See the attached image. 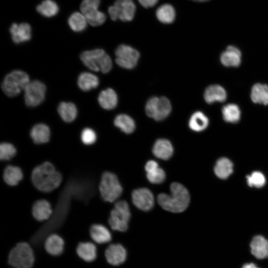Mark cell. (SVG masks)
Returning a JSON list of instances; mask_svg holds the SVG:
<instances>
[{"label":"cell","mask_w":268,"mask_h":268,"mask_svg":"<svg viewBox=\"0 0 268 268\" xmlns=\"http://www.w3.org/2000/svg\"><path fill=\"white\" fill-rule=\"evenodd\" d=\"M98 101L102 108L107 110H112L117 105L118 96L114 90L108 88L99 93Z\"/></svg>","instance_id":"ffe728a7"},{"label":"cell","mask_w":268,"mask_h":268,"mask_svg":"<svg viewBox=\"0 0 268 268\" xmlns=\"http://www.w3.org/2000/svg\"><path fill=\"white\" fill-rule=\"evenodd\" d=\"M32 181L38 190L49 192L59 187L62 176L51 163L45 162L33 170Z\"/></svg>","instance_id":"7a4b0ae2"},{"label":"cell","mask_w":268,"mask_h":268,"mask_svg":"<svg viewBox=\"0 0 268 268\" xmlns=\"http://www.w3.org/2000/svg\"><path fill=\"white\" fill-rule=\"evenodd\" d=\"M247 183L251 187L261 188L266 183V178L263 173L256 171L246 176Z\"/></svg>","instance_id":"74e56055"},{"label":"cell","mask_w":268,"mask_h":268,"mask_svg":"<svg viewBox=\"0 0 268 268\" xmlns=\"http://www.w3.org/2000/svg\"><path fill=\"white\" fill-rule=\"evenodd\" d=\"M251 98L255 103L268 105V85L258 83L251 89Z\"/></svg>","instance_id":"4316f807"},{"label":"cell","mask_w":268,"mask_h":268,"mask_svg":"<svg viewBox=\"0 0 268 268\" xmlns=\"http://www.w3.org/2000/svg\"><path fill=\"white\" fill-rule=\"evenodd\" d=\"M100 4V0H83L80 4L81 13L92 26H100L106 21V15L98 9Z\"/></svg>","instance_id":"30bf717a"},{"label":"cell","mask_w":268,"mask_h":268,"mask_svg":"<svg viewBox=\"0 0 268 268\" xmlns=\"http://www.w3.org/2000/svg\"><path fill=\"white\" fill-rule=\"evenodd\" d=\"M139 4L145 8H149L154 6L159 0H137Z\"/></svg>","instance_id":"60d3db41"},{"label":"cell","mask_w":268,"mask_h":268,"mask_svg":"<svg viewBox=\"0 0 268 268\" xmlns=\"http://www.w3.org/2000/svg\"><path fill=\"white\" fill-rule=\"evenodd\" d=\"M90 234L93 240L98 244L108 243L112 239L109 230L101 224L92 225L90 229Z\"/></svg>","instance_id":"d4e9b609"},{"label":"cell","mask_w":268,"mask_h":268,"mask_svg":"<svg viewBox=\"0 0 268 268\" xmlns=\"http://www.w3.org/2000/svg\"><path fill=\"white\" fill-rule=\"evenodd\" d=\"M170 194L160 193L157 197L159 205L164 209L173 213L185 211L190 202L188 189L178 182L172 183L170 187Z\"/></svg>","instance_id":"6da1fadb"},{"label":"cell","mask_w":268,"mask_h":268,"mask_svg":"<svg viewBox=\"0 0 268 268\" xmlns=\"http://www.w3.org/2000/svg\"><path fill=\"white\" fill-rule=\"evenodd\" d=\"M134 204L139 209L147 211L151 210L154 204V198L151 191L146 188L134 190L132 193Z\"/></svg>","instance_id":"4fadbf2b"},{"label":"cell","mask_w":268,"mask_h":268,"mask_svg":"<svg viewBox=\"0 0 268 268\" xmlns=\"http://www.w3.org/2000/svg\"><path fill=\"white\" fill-rule=\"evenodd\" d=\"M99 191L104 201L113 202L121 196L123 187L115 174L106 172L102 176Z\"/></svg>","instance_id":"8992f818"},{"label":"cell","mask_w":268,"mask_h":268,"mask_svg":"<svg viewBox=\"0 0 268 268\" xmlns=\"http://www.w3.org/2000/svg\"><path fill=\"white\" fill-rule=\"evenodd\" d=\"M209 124L207 117L202 112L197 111L190 117L188 125L190 129L196 132H201L205 130Z\"/></svg>","instance_id":"484cf974"},{"label":"cell","mask_w":268,"mask_h":268,"mask_svg":"<svg viewBox=\"0 0 268 268\" xmlns=\"http://www.w3.org/2000/svg\"><path fill=\"white\" fill-rule=\"evenodd\" d=\"M171 110L170 100L164 96L151 97L147 100L145 106L146 115L156 121L165 119L170 115Z\"/></svg>","instance_id":"ba28073f"},{"label":"cell","mask_w":268,"mask_h":268,"mask_svg":"<svg viewBox=\"0 0 268 268\" xmlns=\"http://www.w3.org/2000/svg\"><path fill=\"white\" fill-rule=\"evenodd\" d=\"M251 251L258 259L268 257V240L262 235L254 236L250 243Z\"/></svg>","instance_id":"ac0fdd59"},{"label":"cell","mask_w":268,"mask_h":268,"mask_svg":"<svg viewBox=\"0 0 268 268\" xmlns=\"http://www.w3.org/2000/svg\"><path fill=\"white\" fill-rule=\"evenodd\" d=\"M46 91L45 85L40 81H30L24 89L26 105L30 107L39 105L44 101Z\"/></svg>","instance_id":"7c38bea8"},{"label":"cell","mask_w":268,"mask_h":268,"mask_svg":"<svg viewBox=\"0 0 268 268\" xmlns=\"http://www.w3.org/2000/svg\"><path fill=\"white\" fill-rule=\"evenodd\" d=\"M58 111L63 120L67 123L73 121L77 114L75 105L70 102H61L58 106Z\"/></svg>","instance_id":"1f68e13d"},{"label":"cell","mask_w":268,"mask_h":268,"mask_svg":"<svg viewBox=\"0 0 268 268\" xmlns=\"http://www.w3.org/2000/svg\"><path fill=\"white\" fill-rule=\"evenodd\" d=\"M78 256L87 262L93 261L97 256L96 246L92 243L81 242L76 248Z\"/></svg>","instance_id":"f1b7e54d"},{"label":"cell","mask_w":268,"mask_h":268,"mask_svg":"<svg viewBox=\"0 0 268 268\" xmlns=\"http://www.w3.org/2000/svg\"><path fill=\"white\" fill-rule=\"evenodd\" d=\"M29 82V76L27 73L22 70H15L4 77L1 87L5 95L13 97L24 90Z\"/></svg>","instance_id":"277c9868"},{"label":"cell","mask_w":268,"mask_h":268,"mask_svg":"<svg viewBox=\"0 0 268 268\" xmlns=\"http://www.w3.org/2000/svg\"><path fill=\"white\" fill-rule=\"evenodd\" d=\"M52 210L49 202L44 200L37 201L32 207V214L37 220L42 221L49 218Z\"/></svg>","instance_id":"7402d4cb"},{"label":"cell","mask_w":268,"mask_h":268,"mask_svg":"<svg viewBox=\"0 0 268 268\" xmlns=\"http://www.w3.org/2000/svg\"><path fill=\"white\" fill-rule=\"evenodd\" d=\"M145 172L147 180L152 184H161L166 179L165 172L159 165L146 170Z\"/></svg>","instance_id":"8d00e7d4"},{"label":"cell","mask_w":268,"mask_h":268,"mask_svg":"<svg viewBox=\"0 0 268 268\" xmlns=\"http://www.w3.org/2000/svg\"><path fill=\"white\" fill-rule=\"evenodd\" d=\"M116 62L120 67L131 69L137 65L140 55L137 50L132 47L122 44L115 51Z\"/></svg>","instance_id":"8fae6325"},{"label":"cell","mask_w":268,"mask_h":268,"mask_svg":"<svg viewBox=\"0 0 268 268\" xmlns=\"http://www.w3.org/2000/svg\"><path fill=\"white\" fill-rule=\"evenodd\" d=\"M203 97L208 104L215 102H222L227 98V93L225 89L218 84L210 85L205 89Z\"/></svg>","instance_id":"d6986e66"},{"label":"cell","mask_w":268,"mask_h":268,"mask_svg":"<svg viewBox=\"0 0 268 268\" xmlns=\"http://www.w3.org/2000/svg\"><path fill=\"white\" fill-rule=\"evenodd\" d=\"M15 153L16 149L12 144L6 142L0 144V158L1 160H9L13 157Z\"/></svg>","instance_id":"f35d334b"},{"label":"cell","mask_w":268,"mask_h":268,"mask_svg":"<svg viewBox=\"0 0 268 268\" xmlns=\"http://www.w3.org/2000/svg\"><path fill=\"white\" fill-rule=\"evenodd\" d=\"M87 20L85 16L78 12L72 13L68 19V24L72 30L80 32L84 30L87 27Z\"/></svg>","instance_id":"e575fe53"},{"label":"cell","mask_w":268,"mask_h":268,"mask_svg":"<svg viewBox=\"0 0 268 268\" xmlns=\"http://www.w3.org/2000/svg\"><path fill=\"white\" fill-rule=\"evenodd\" d=\"M9 31L12 41L15 44L28 41L31 38V27L27 23H14L11 25Z\"/></svg>","instance_id":"5bb4252c"},{"label":"cell","mask_w":268,"mask_h":268,"mask_svg":"<svg viewBox=\"0 0 268 268\" xmlns=\"http://www.w3.org/2000/svg\"><path fill=\"white\" fill-rule=\"evenodd\" d=\"M152 151L156 157L166 160L172 157L174 152V148L169 140L165 138H159L154 142Z\"/></svg>","instance_id":"2e32d148"},{"label":"cell","mask_w":268,"mask_h":268,"mask_svg":"<svg viewBox=\"0 0 268 268\" xmlns=\"http://www.w3.org/2000/svg\"><path fill=\"white\" fill-rule=\"evenodd\" d=\"M81 139L82 142L86 145L94 143L96 140V134L94 130L90 128H85L81 134Z\"/></svg>","instance_id":"ab89813d"},{"label":"cell","mask_w":268,"mask_h":268,"mask_svg":"<svg viewBox=\"0 0 268 268\" xmlns=\"http://www.w3.org/2000/svg\"><path fill=\"white\" fill-rule=\"evenodd\" d=\"M107 261L111 265L118 266L123 264L127 258V251L120 244L109 245L105 251Z\"/></svg>","instance_id":"9a60e30c"},{"label":"cell","mask_w":268,"mask_h":268,"mask_svg":"<svg viewBox=\"0 0 268 268\" xmlns=\"http://www.w3.org/2000/svg\"><path fill=\"white\" fill-rule=\"evenodd\" d=\"M30 135L36 143L48 142L50 137V130L48 126L44 124L35 125L31 129Z\"/></svg>","instance_id":"f546056e"},{"label":"cell","mask_w":268,"mask_h":268,"mask_svg":"<svg viewBox=\"0 0 268 268\" xmlns=\"http://www.w3.org/2000/svg\"><path fill=\"white\" fill-rule=\"evenodd\" d=\"M155 15L158 20L161 23L165 24H171L175 21L176 11L171 4L164 3L156 9Z\"/></svg>","instance_id":"cb8c5ba5"},{"label":"cell","mask_w":268,"mask_h":268,"mask_svg":"<svg viewBox=\"0 0 268 268\" xmlns=\"http://www.w3.org/2000/svg\"><path fill=\"white\" fill-rule=\"evenodd\" d=\"M99 83L98 77L90 72H82L78 77L77 85L79 88L84 91H88L96 88Z\"/></svg>","instance_id":"83f0119b"},{"label":"cell","mask_w":268,"mask_h":268,"mask_svg":"<svg viewBox=\"0 0 268 268\" xmlns=\"http://www.w3.org/2000/svg\"><path fill=\"white\" fill-rule=\"evenodd\" d=\"M233 171V164L226 157H221L216 162L214 167L215 175L221 179H227Z\"/></svg>","instance_id":"603a6c76"},{"label":"cell","mask_w":268,"mask_h":268,"mask_svg":"<svg viewBox=\"0 0 268 268\" xmlns=\"http://www.w3.org/2000/svg\"><path fill=\"white\" fill-rule=\"evenodd\" d=\"M136 9L133 0H115L114 4L108 7V12L113 21L119 19L129 22L134 18Z\"/></svg>","instance_id":"9c48e42d"},{"label":"cell","mask_w":268,"mask_h":268,"mask_svg":"<svg viewBox=\"0 0 268 268\" xmlns=\"http://www.w3.org/2000/svg\"><path fill=\"white\" fill-rule=\"evenodd\" d=\"M223 120L228 123H236L241 118V111L239 106L235 104H228L222 109Z\"/></svg>","instance_id":"d6a6232c"},{"label":"cell","mask_w":268,"mask_h":268,"mask_svg":"<svg viewBox=\"0 0 268 268\" xmlns=\"http://www.w3.org/2000/svg\"><path fill=\"white\" fill-rule=\"evenodd\" d=\"M22 177V172L18 167L8 166L4 171V180L6 184L10 186L17 185L21 180Z\"/></svg>","instance_id":"836d02e7"},{"label":"cell","mask_w":268,"mask_h":268,"mask_svg":"<svg viewBox=\"0 0 268 268\" xmlns=\"http://www.w3.org/2000/svg\"><path fill=\"white\" fill-rule=\"evenodd\" d=\"M221 64L227 67H237L241 62V52L236 47L228 46L220 55Z\"/></svg>","instance_id":"e0dca14e"},{"label":"cell","mask_w":268,"mask_h":268,"mask_svg":"<svg viewBox=\"0 0 268 268\" xmlns=\"http://www.w3.org/2000/svg\"><path fill=\"white\" fill-rule=\"evenodd\" d=\"M131 216L128 202L124 200L119 201L111 210L108 222L113 230L124 232L128 229Z\"/></svg>","instance_id":"52a82bcc"},{"label":"cell","mask_w":268,"mask_h":268,"mask_svg":"<svg viewBox=\"0 0 268 268\" xmlns=\"http://www.w3.org/2000/svg\"><path fill=\"white\" fill-rule=\"evenodd\" d=\"M45 248L46 251L50 255L59 256L64 251V240L60 236L56 234H51L45 241Z\"/></svg>","instance_id":"44dd1931"},{"label":"cell","mask_w":268,"mask_h":268,"mask_svg":"<svg viewBox=\"0 0 268 268\" xmlns=\"http://www.w3.org/2000/svg\"><path fill=\"white\" fill-rule=\"evenodd\" d=\"M80 58L87 67L94 71H101L107 73L112 67L111 58L101 49L84 51L80 54Z\"/></svg>","instance_id":"3957f363"},{"label":"cell","mask_w":268,"mask_h":268,"mask_svg":"<svg viewBox=\"0 0 268 268\" xmlns=\"http://www.w3.org/2000/svg\"><path fill=\"white\" fill-rule=\"evenodd\" d=\"M37 11L42 15L46 17H51L59 12V7L53 0H44L36 7Z\"/></svg>","instance_id":"d590c367"},{"label":"cell","mask_w":268,"mask_h":268,"mask_svg":"<svg viewBox=\"0 0 268 268\" xmlns=\"http://www.w3.org/2000/svg\"><path fill=\"white\" fill-rule=\"evenodd\" d=\"M114 125L122 132L126 134L133 133L135 129V124L134 119L125 114L118 115L114 120Z\"/></svg>","instance_id":"4dcf8cb0"},{"label":"cell","mask_w":268,"mask_h":268,"mask_svg":"<svg viewBox=\"0 0 268 268\" xmlns=\"http://www.w3.org/2000/svg\"><path fill=\"white\" fill-rule=\"evenodd\" d=\"M242 268H259L254 263H247L244 265Z\"/></svg>","instance_id":"b9f144b4"},{"label":"cell","mask_w":268,"mask_h":268,"mask_svg":"<svg viewBox=\"0 0 268 268\" xmlns=\"http://www.w3.org/2000/svg\"><path fill=\"white\" fill-rule=\"evenodd\" d=\"M34 255L30 245L21 242L10 252L8 262L14 268H31L34 263Z\"/></svg>","instance_id":"5b68a950"},{"label":"cell","mask_w":268,"mask_h":268,"mask_svg":"<svg viewBox=\"0 0 268 268\" xmlns=\"http://www.w3.org/2000/svg\"><path fill=\"white\" fill-rule=\"evenodd\" d=\"M192 1H196V2H206L209 0H191Z\"/></svg>","instance_id":"7bdbcfd3"}]
</instances>
